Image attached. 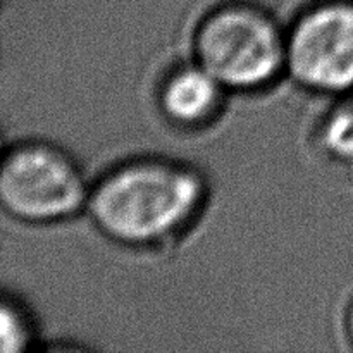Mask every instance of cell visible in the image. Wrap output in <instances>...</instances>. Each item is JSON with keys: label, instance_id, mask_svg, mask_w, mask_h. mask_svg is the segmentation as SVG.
Segmentation results:
<instances>
[{"label": "cell", "instance_id": "1", "mask_svg": "<svg viewBox=\"0 0 353 353\" xmlns=\"http://www.w3.org/2000/svg\"><path fill=\"white\" fill-rule=\"evenodd\" d=\"M207 200L195 168L162 157L123 162L90 190L86 212L109 240L131 248L159 247L188 230Z\"/></svg>", "mask_w": 353, "mask_h": 353}, {"label": "cell", "instance_id": "2", "mask_svg": "<svg viewBox=\"0 0 353 353\" xmlns=\"http://www.w3.org/2000/svg\"><path fill=\"white\" fill-rule=\"evenodd\" d=\"M193 55L228 93L259 92L286 72L288 30L257 0H221L196 26Z\"/></svg>", "mask_w": 353, "mask_h": 353}, {"label": "cell", "instance_id": "3", "mask_svg": "<svg viewBox=\"0 0 353 353\" xmlns=\"http://www.w3.org/2000/svg\"><path fill=\"white\" fill-rule=\"evenodd\" d=\"M90 190L78 161L47 141L17 145L0 161V207L24 223L76 217L86 210Z\"/></svg>", "mask_w": 353, "mask_h": 353}, {"label": "cell", "instance_id": "4", "mask_svg": "<svg viewBox=\"0 0 353 353\" xmlns=\"http://www.w3.org/2000/svg\"><path fill=\"white\" fill-rule=\"evenodd\" d=\"M286 72L314 93L353 92V0H314L296 16Z\"/></svg>", "mask_w": 353, "mask_h": 353}, {"label": "cell", "instance_id": "5", "mask_svg": "<svg viewBox=\"0 0 353 353\" xmlns=\"http://www.w3.org/2000/svg\"><path fill=\"white\" fill-rule=\"evenodd\" d=\"M224 86L196 62L176 68L157 93L162 116L179 128H200L212 123L223 109Z\"/></svg>", "mask_w": 353, "mask_h": 353}, {"label": "cell", "instance_id": "6", "mask_svg": "<svg viewBox=\"0 0 353 353\" xmlns=\"http://www.w3.org/2000/svg\"><path fill=\"white\" fill-rule=\"evenodd\" d=\"M321 148L338 162H353V103L338 105L327 114L319 130Z\"/></svg>", "mask_w": 353, "mask_h": 353}, {"label": "cell", "instance_id": "7", "mask_svg": "<svg viewBox=\"0 0 353 353\" xmlns=\"http://www.w3.org/2000/svg\"><path fill=\"white\" fill-rule=\"evenodd\" d=\"M33 330L26 314L9 300L0 299V353H16L30 348Z\"/></svg>", "mask_w": 353, "mask_h": 353}, {"label": "cell", "instance_id": "8", "mask_svg": "<svg viewBox=\"0 0 353 353\" xmlns=\"http://www.w3.org/2000/svg\"><path fill=\"white\" fill-rule=\"evenodd\" d=\"M345 331H347L348 343H350L353 348V302H352V305L348 307L347 317H345Z\"/></svg>", "mask_w": 353, "mask_h": 353}, {"label": "cell", "instance_id": "9", "mask_svg": "<svg viewBox=\"0 0 353 353\" xmlns=\"http://www.w3.org/2000/svg\"><path fill=\"white\" fill-rule=\"evenodd\" d=\"M3 154H6V152H3V147H2V140H0V161H2Z\"/></svg>", "mask_w": 353, "mask_h": 353}, {"label": "cell", "instance_id": "10", "mask_svg": "<svg viewBox=\"0 0 353 353\" xmlns=\"http://www.w3.org/2000/svg\"><path fill=\"white\" fill-rule=\"evenodd\" d=\"M0 3H2V0H0Z\"/></svg>", "mask_w": 353, "mask_h": 353}]
</instances>
